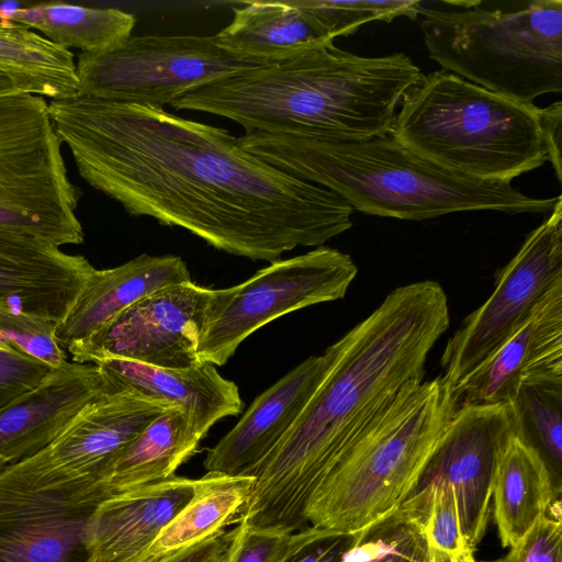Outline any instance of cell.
Returning <instances> with one entry per match:
<instances>
[{
  "label": "cell",
  "instance_id": "1",
  "mask_svg": "<svg viewBox=\"0 0 562 562\" xmlns=\"http://www.w3.org/2000/svg\"><path fill=\"white\" fill-rule=\"evenodd\" d=\"M48 106L89 186L130 215L180 227L217 250L272 262L352 226L345 200L255 157L225 128L80 95Z\"/></svg>",
  "mask_w": 562,
  "mask_h": 562
},
{
  "label": "cell",
  "instance_id": "2",
  "mask_svg": "<svg viewBox=\"0 0 562 562\" xmlns=\"http://www.w3.org/2000/svg\"><path fill=\"white\" fill-rule=\"evenodd\" d=\"M449 327L448 299L431 280L391 291L324 352L327 367L297 419L254 473L237 525L294 533L307 503L350 448L407 392Z\"/></svg>",
  "mask_w": 562,
  "mask_h": 562
},
{
  "label": "cell",
  "instance_id": "3",
  "mask_svg": "<svg viewBox=\"0 0 562 562\" xmlns=\"http://www.w3.org/2000/svg\"><path fill=\"white\" fill-rule=\"evenodd\" d=\"M423 78L405 53L364 57L329 41L204 85L170 106L226 117L245 133L364 139L391 134L397 108Z\"/></svg>",
  "mask_w": 562,
  "mask_h": 562
},
{
  "label": "cell",
  "instance_id": "4",
  "mask_svg": "<svg viewBox=\"0 0 562 562\" xmlns=\"http://www.w3.org/2000/svg\"><path fill=\"white\" fill-rule=\"evenodd\" d=\"M238 142L255 157L333 191L369 215L423 221L467 211L546 213L558 200L529 196L510 183L447 170L391 135L330 139L245 133Z\"/></svg>",
  "mask_w": 562,
  "mask_h": 562
},
{
  "label": "cell",
  "instance_id": "5",
  "mask_svg": "<svg viewBox=\"0 0 562 562\" xmlns=\"http://www.w3.org/2000/svg\"><path fill=\"white\" fill-rule=\"evenodd\" d=\"M540 110L439 70L406 94L390 135L447 170L510 183L548 160Z\"/></svg>",
  "mask_w": 562,
  "mask_h": 562
},
{
  "label": "cell",
  "instance_id": "6",
  "mask_svg": "<svg viewBox=\"0 0 562 562\" xmlns=\"http://www.w3.org/2000/svg\"><path fill=\"white\" fill-rule=\"evenodd\" d=\"M456 409L442 375L404 394L316 487L308 526L356 533L396 509L417 487Z\"/></svg>",
  "mask_w": 562,
  "mask_h": 562
},
{
  "label": "cell",
  "instance_id": "7",
  "mask_svg": "<svg viewBox=\"0 0 562 562\" xmlns=\"http://www.w3.org/2000/svg\"><path fill=\"white\" fill-rule=\"evenodd\" d=\"M422 7L419 27L429 57L454 74L505 98L531 104L562 91V1L531 0L514 10L481 1Z\"/></svg>",
  "mask_w": 562,
  "mask_h": 562
},
{
  "label": "cell",
  "instance_id": "8",
  "mask_svg": "<svg viewBox=\"0 0 562 562\" xmlns=\"http://www.w3.org/2000/svg\"><path fill=\"white\" fill-rule=\"evenodd\" d=\"M48 102L0 95V226L58 247L82 244L76 215L82 190L70 180Z\"/></svg>",
  "mask_w": 562,
  "mask_h": 562
},
{
  "label": "cell",
  "instance_id": "9",
  "mask_svg": "<svg viewBox=\"0 0 562 562\" xmlns=\"http://www.w3.org/2000/svg\"><path fill=\"white\" fill-rule=\"evenodd\" d=\"M109 495L99 477L47 445L0 472V562H83L91 519Z\"/></svg>",
  "mask_w": 562,
  "mask_h": 562
},
{
  "label": "cell",
  "instance_id": "10",
  "mask_svg": "<svg viewBox=\"0 0 562 562\" xmlns=\"http://www.w3.org/2000/svg\"><path fill=\"white\" fill-rule=\"evenodd\" d=\"M357 273L348 254L321 246L272 261L239 284L214 290L198 344L200 362L224 366L266 324L345 297Z\"/></svg>",
  "mask_w": 562,
  "mask_h": 562
},
{
  "label": "cell",
  "instance_id": "11",
  "mask_svg": "<svg viewBox=\"0 0 562 562\" xmlns=\"http://www.w3.org/2000/svg\"><path fill=\"white\" fill-rule=\"evenodd\" d=\"M80 97L162 108L204 85L254 68L214 35L130 36L101 53H80Z\"/></svg>",
  "mask_w": 562,
  "mask_h": 562
},
{
  "label": "cell",
  "instance_id": "12",
  "mask_svg": "<svg viewBox=\"0 0 562 562\" xmlns=\"http://www.w3.org/2000/svg\"><path fill=\"white\" fill-rule=\"evenodd\" d=\"M562 278V195L549 217L499 271L491 296L469 314L446 344L442 376L454 389L530 317Z\"/></svg>",
  "mask_w": 562,
  "mask_h": 562
},
{
  "label": "cell",
  "instance_id": "13",
  "mask_svg": "<svg viewBox=\"0 0 562 562\" xmlns=\"http://www.w3.org/2000/svg\"><path fill=\"white\" fill-rule=\"evenodd\" d=\"M213 295V289L192 281L161 288L67 350L77 363L121 359L167 369L200 364L198 344Z\"/></svg>",
  "mask_w": 562,
  "mask_h": 562
},
{
  "label": "cell",
  "instance_id": "14",
  "mask_svg": "<svg viewBox=\"0 0 562 562\" xmlns=\"http://www.w3.org/2000/svg\"><path fill=\"white\" fill-rule=\"evenodd\" d=\"M517 431L524 429L514 402L458 406L414 491L452 486L461 532L473 551L487 528L498 456Z\"/></svg>",
  "mask_w": 562,
  "mask_h": 562
},
{
  "label": "cell",
  "instance_id": "15",
  "mask_svg": "<svg viewBox=\"0 0 562 562\" xmlns=\"http://www.w3.org/2000/svg\"><path fill=\"white\" fill-rule=\"evenodd\" d=\"M562 380V278L530 317L453 389L457 407L513 402L528 382Z\"/></svg>",
  "mask_w": 562,
  "mask_h": 562
},
{
  "label": "cell",
  "instance_id": "16",
  "mask_svg": "<svg viewBox=\"0 0 562 562\" xmlns=\"http://www.w3.org/2000/svg\"><path fill=\"white\" fill-rule=\"evenodd\" d=\"M95 268L80 255L0 226V304L59 324Z\"/></svg>",
  "mask_w": 562,
  "mask_h": 562
},
{
  "label": "cell",
  "instance_id": "17",
  "mask_svg": "<svg viewBox=\"0 0 562 562\" xmlns=\"http://www.w3.org/2000/svg\"><path fill=\"white\" fill-rule=\"evenodd\" d=\"M113 384L97 364L67 362L0 411V472L56 438Z\"/></svg>",
  "mask_w": 562,
  "mask_h": 562
},
{
  "label": "cell",
  "instance_id": "18",
  "mask_svg": "<svg viewBox=\"0 0 562 562\" xmlns=\"http://www.w3.org/2000/svg\"><path fill=\"white\" fill-rule=\"evenodd\" d=\"M327 356H311L255 398L238 423L209 450L207 472L252 476L288 432L319 384Z\"/></svg>",
  "mask_w": 562,
  "mask_h": 562
},
{
  "label": "cell",
  "instance_id": "19",
  "mask_svg": "<svg viewBox=\"0 0 562 562\" xmlns=\"http://www.w3.org/2000/svg\"><path fill=\"white\" fill-rule=\"evenodd\" d=\"M200 485L201 477L175 475L103 499L91 519L83 562H136Z\"/></svg>",
  "mask_w": 562,
  "mask_h": 562
},
{
  "label": "cell",
  "instance_id": "20",
  "mask_svg": "<svg viewBox=\"0 0 562 562\" xmlns=\"http://www.w3.org/2000/svg\"><path fill=\"white\" fill-rule=\"evenodd\" d=\"M181 257L142 254L111 269H94L80 295L56 326V337L69 349L87 340L139 299L161 288L190 282Z\"/></svg>",
  "mask_w": 562,
  "mask_h": 562
},
{
  "label": "cell",
  "instance_id": "21",
  "mask_svg": "<svg viewBox=\"0 0 562 562\" xmlns=\"http://www.w3.org/2000/svg\"><path fill=\"white\" fill-rule=\"evenodd\" d=\"M93 364L117 387L131 389L149 398L184 408L202 437L215 423L237 416L244 408L238 386L223 378L210 363L167 369L105 359Z\"/></svg>",
  "mask_w": 562,
  "mask_h": 562
},
{
  "label": "cell",
  "instance_id": "22",
  "mask_svg": "<svg viewBox=\"0 0 562 562\" xmlns=\"http://www.w3.org/2000/svg\"><path fill=\"white\" fill-rule=\"evenodd\" d=\"M215 36L218 46L256 67L274 66L329 41L291 1H247Z\"/></svg>",
  "mask_w": 562,
  "mask_h": 562
},
{
  "label": "cell",
  "instance_id": "23",
  "mask_svg": "<svg viewBox=\"0 0 562 562\" xmlns=\"http://www.w3.org/2000/svg\"><path fill=\"white\" fill-rule=\"evenodd\" d=\"M560 488L524 431L514 432L498 456L493 483L494 516L503 548H513L546 515Z\"/></svg>",
  "mask_w": 562,
  "mask_h": 562
},
{
  "label": "cell",
  "instance_id": "24",
  "mask_svg": "<svg viewBox=\"0 0 562 562\" xmlns=\"http://www.w3.org/2000/svg\"><path fill=\"white\" fill-rule=\"evenodd\" d=\"M202 438L184 408H167L117 456L103 480L108 495L175 476Z\"/></svg>",
  "mask_w": 562,
  "mask_h": 562
},
{
  "label": "cell",
  "instance_id": "25",
  "mask_svg": "<svg viewBox=\"0 0 562 562\" xmlns=\"http://www.w3.org/2000/svg\"><path fill=\"white\" fill-rule=\"evenodd\" d=\"M254 481V476L207 472L192 499L162 527L136 562H166L237 524Z\"/></svg>",
  "mask_w": 562,
  "mask_h": 562
},
{
  "label": "cell",
  "instance_id": "26",
  "mask_svg": "<svg viewBox=\"0 0 562 562\" xmlns=\"http://www.w3.org/2000/svg\"><path fill=\"white\" fill-rule=\"evenodd\" d=\"M0 21L37 30L52 43L81 53L109 50L132 34L136 18L119 9H98L64 2H47L31 7H0Z\"/></svg>",
  "mask_w": 562,
  "mask_h": 562
},
{
  "label": "cell",
  "instance_id": "27",
  "mask_svg": "<svg viewBox=\"0 0 562 562\" xmlns=\"http://www.w3.org/2000/svg\"><path fill=\"white\" fill-rule=\"evenodd\" d=\"M0 70L20 92L50 101L79 94L70 49L19 23L0 21Z\"/></svg>",
  "mask_w": 562,
  "mask_h": 562
},
{
  "label": "cell",
  "instance_id": "28",
  "mask_svg": "<svg viewBox=\"0 0 562 562\" xmlns=\"http://www.w3.org/2000/svg\"><path fill=\"white\" fill-rule=\"evenodd\" d=\"M526 439L542 454L560 482L562 467V380L528 382L513 401Z\"/></svg>",
  "mask_w": 562,
  "mask_h": 562
},
{
  "label": "cell",
  "instance_id": "29",
  "mask_svg": "<svg viewBox=\"0 0 562 562\" xmlns=\"http://www.w3.org/2000/svg\"><path fill=\"white\" fill-rule=\"evenodd\" d=\"M330 40L348 36L371 21L398 16L417 19L422 3L414 0H293Z\"/></svg>",
  "mask_w": 562,
  "mask_h": 562
},
{
  "label": "cell",
  "instance_id": "30",
  "mask_svg": "<svg viewBox=\"0 0 562 562\" xmlns=\"http://www.w3.org/2000/svg\"><path fill=\"white\" fill-rule=\"evenodd\" d=\"M56 324L0 304V344L34 357L53 368L68 362L56 337Z\"/></svg>",
  "mask_w": 562,
  "mask_h": 562
},
{
  "label": "cell",
  "instance_id": "31",
  "mask_svg": "<svg viewBox=\"0 0 562 562\" xmlns=\"http://www.w3.org/2000/svg\"><path fill=\"white\" fill-rule=\"evenodd\" d=\"M429 486L432 495L426 522L427 540L430 548L445 552L452 561L470 549L461 532L453 488L447 483Z\"/></svg>",
  "mask_w": 562,
  "mask_h": 562
},
{
  "label": "cell",
  "instance_id": "32",
  "mask_svg": "<svg viewBox=\"0 0 562 562\" xmlns=\"http://www.w3.org/2000/svg\"><path fill=\"white\" fill-rule=\"evenodd\" d=\"M54 369L16 348L0 347V411L38 386Z\"/></svg>",
  "mask_w": 562,
  "mask_h": 562
},
{
  "label": "cell",
  "instance_id": "33",
  "mask_svg": "<svg viewBox=\"0 0 562 562\" xmlns=\"http://www.w3.org/2000/svg\"><path fill=\"white\" fill-rule=\"evenodd\" d=\"M356 533H340L307 526L291 535L279 562H341Z\"/></svg>",
  "mask_w": 562,
  "mask_h": 562
},
{
  "label": "cell",
  "instance_id": "34",
  "mask_svg": "<svg viewBox=\"0 0 562 562\" xmlns=\"http://www.w3.org/2000/svg\"><path fill=\"white\" fill-rule=\"evenodd\" d=\"M553 506L510 548L509 562H562L561 507Z\"/></svg>",
  "mask_w": 562,
  "mask_h": 562
},
{
  "label": "cell",
  "instance_id": "35",
  "mask_svg": "<svg viewBox=\"0 0 562 562\" xmlns=\"http://www.w3.org/2000/svg\"><path fill=\"white\" fill-rule=\"evenodd\" d=\"M238 526L232 562H279L292 533Z\"/></svg>",
  "mask_w": 562,
  "mask_h": 562
},
{
  "label": "cell",
  "instance_id": "36",
  "mask_svg": "<svg viewBox=\"0 0 562 562\" xmlns=\"http://www.w3.org/2000/svg\"><path fill=\"white\" fill-rule=\"evenodd\" d=\"M540 126L548 160L553 166L555 177L561 183V135H562V102L557 101L540 110Z\"/></svg>",
  "mask_w": 562,
  "mask_h": 562
},
{
  "label": "cell",
  "instance_id": "37",
  "mask_svg": "<svg viewBox=\"0 0 562 562\" xmlns=\"http://www.w3.org/2000/svg\"><path fill=\"white\" fill-rule=\"evenodd\" d=\"M237 533V527L223 530L170 558L166 562H212L225 552Z\"/></svg>",
  "mask_w": 562,
  "mask_h": 562
},
{
  "label": "cell",
  "instance_id": "38",
  "mask_svg": "<svg viewBox=\"0 0 562 562\" xmlns=\"http://www.w3.org/2000/svg\"><path fill=\"white\" fill-rule=\"evenodd\" d=\"M395 562H430V547L426 536V527Z\"/></svg>",
  "mask_w": 562,
  "mask_h": 562
},
{
  "label": "cell",
  "instance_id": "39",
  "mask_svg": "<svg viewBox=\"0 0 562 562\" xmlns=\"http://www.w3.org/2000/svg\"><path fill=\"white\" fill-rule=\"evenodd\" d=\"M18 92L10 78L0 70V95Z\"/></svg>",
  "mask_w": 562,
  "mask_h": 562
},
{
  "label": "cell",
  "instance_id": "40",
  "mask_svg": "<svg viewBox=\"0 0 562 562\" xmlns=\"http://www.w3.org/2000/svg\"><path fill=\"white\" fill-rule=\"evenodd\" d=\"M237 535H238V526H237V533H236L233 542L228 547V549L225 552H223L222 554H220L217 558H215L212 562H232V558H233L235 546H236Z\"/></svg>",
  "mask_w": 562,
  "mask_h": 562
},
{
  "label": "cell",
  "instance_id": "41",
  "mask_svg": "<svg viewBox=\"0 0 562 562\" xmlns=\"http://www.w3.org/2000/svg\"><path fill=\"white\" fill-rule=\"evenodd\" d=\"M430 562H451V559L445 552L430 548Z\"/></svg>",
  "mask_w": 562,
  "mask_h": 562
},
{
  "label": "cell",
  "instance_id": "42",
  "mask_svg": "<svg viewBox=\"0 0 562 562\" xmlns=\"http://www.w3.org/2000/svg\"><path fill=\"white\" fill-rule=\"evenodd\" d=\"M473 550H467L451 562H476Z\"/></svg>",
  "mask_w": 562,
  "mask_h": 562
},
{
  "label": "cell",
  "instance_id": "43",
  "mask_svg": "<svg viewBox=\"0 0 562 562\" xmlns=\"http://www.w3.org/2000/svg\"><path fill=\"white\" fill-rule=\"evenodd\" d=\"M486 562H509L507 555L504 557V558H501V559H497V560H493V561H486Z\"/></svg>",
  "mask_w": 562,
  "mask_h": 562
},
{
  "label": "cell",
  "instance_id": "44",
  "mask_svg": "<svg viewBox=\"0 0 562 562\" xmlns=\"http://www.w3.org/2000/svg\"><path fill=\"white\" fill-rule=\"evenodd\" d=\"M0 347H8V345H2V344H0Z\"/></svg>",
  "mask_w": 562,
  "mask_h": 562
}]
</instances>
